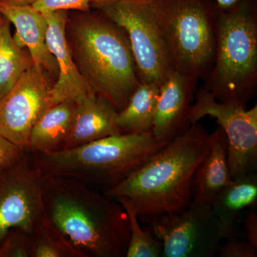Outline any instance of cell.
I'll return each mask as SVG.
<instances>
[{
    "label": "cell",
    "instance_id": "19",
    "mask_svg": "<svg viewBox=\"0 0 257 257\" xmlns=\"http://www.w3.org/2000/svg\"><path fill=\"white\" fill-rule=\"evenodd\" d=\"M160 89L156 83L140 82L126 105L117 112L116 124L121 133L152 131Z\"/></svg>",
    "mask_w": 257,
    "mask_h": 257
},
{
    "label": "cell",
    "instance_id": "12",
    "mask_svg": "<svg viewBox=\"0 0 257 257\" xmlns=\"http://www.w3.org/2000/svg\"><path fill=\"white\" fill-rule=\"evenodd\" d=\"M43 14L48 25L47 47L55 57L58 70L57 82L51 92V106L63 101L77 104L93 91L79 73L67 42L66 25L68 13L67 10H55Z\"/></svg>",
    "mask_w": 257,
    "mask_h": 257
},
{
    "label": "cell",
    "instance_id": "11",
    "mask_svg": "<svg viewBox=\"0 0 257 257\" xmlns=\"http://www.w3.org/2000/svg\"><path fill=\"white\" fill-rule=\"evenodd\" d=\"M48 74L33 64L0 99V135L28 152L34 125L51 107Z\"/></svg>",
    "mask_w": 257,
    "mask_h": 257
},
{
    "label": "cell",
    "instance_id": "6",
    "mask_svg": "<svg viewBox=\"0 0 257 257\" xmlns=\"http://www.w3.org/2000/svg\"><path fill=\"white\" fill-rule=\"evenodd\" d=\"M165 37L174 69L205 81L216 52V5L204 0H150Z\"/></svg>",
    "mask_w": 257,
    "mask_h": 257
},
{
    "label": "cell",
    "instance_id": "10",
    "mask_svg": "<svg viewBox=\"0 0 257 257\" xmlns=\"http://www.w3.org/2000/svg\"><path fill=\"white\" fill-rule=\"evenodd\" d=\"M146 224L162 243V256H215L223 239L211 206L192 201L182 211L156 216Z\"/></svg>",
    "mask_w": 257,
    "mask_h": 257
},
{
    "label": "cell",
    "instance_id": "15",
    "mask_svg": "<svg viewBox=\"0 0 257 257\" xmlns=\"http://www.w3.org/2000/svg\"><path fill=\"white\" fill-rule=\"evenodd\" d=\"M117 112L102 96L93 92L88 94L76 104L72 128L63 150L121 134L116 124Z\"/></svg>",
    "mask_w": 257,
    "mask_h": 257
},
{
    "label": "cell",
    "instance_id": "9",
    "mask_svg": "<svg viewBox=\"0 0 257 257\" xmlns=\"http://www.w3.org/2000/svg\"><path fill=\"white\" fill-rule=\"evenodd\" d=\"M45 214L44 175L29 152L0 166V246L12 229L31 234Z\"/></svg>",
    "mask_w": 257,
    "mask_h": 257
},
{
    "label": "cell",
    "instance_id": "29",
    "mask_svg": "<svg viewBox=\"0 0 257 257\" xmlns=\"http://www.w3.org/2000/svg\"><path fill=\"white\" fill-rule=\"evenodd\" d=\"M216 6L221 9H226V8H231L233 5H236L241 0H214Z\"/></svg>",
    "mask_w": 257,
    "mask_h": 257
},
{
    "label": "cell",
    "instance_id": "13",
    "mask_svg": "<svg viewBox=\"0 0 257 257\" xmlns=\"http://www.w3.org/2000/svg\"><path fill=\"white\" fill-rule=\"evenodd\" d=\"M199 81L174 71L160 86L152 133L168 143L190 126L189 116Z\"/></svg>",
    "mask_w": 257,
    "mask_h": 257
},
{
    "label": "cell",
    "instance_id": "1",
    "mask_svg": "<svg viewBox=\"0 0 257 257\" xmlns=\"http://www.w3.org/2000/svg\"><path fill=\"white\" fill-rule=\"evenodd\" d=\"M44 204L82 257L126 256L130 224L117 199L76 179L44 175Z\"/></svg>",
    "mask_w": 257,
    "mask_h": 257
},
{
    "label": "cell",
    "instance_id": "23",
    "mask_svg": "<svg viewBox=\"0 0 257 257\" xmlns=\"http://www.w3.org/2000/svg\"><path fill=\"white\" fill-rule=\"evenodd\" d=\"M118 1L119 0H38L32 7L41 13L55 10L88 12L91 8H99Z\"/></svg>",
    "mask_w": 257,
    "mask_h": 257
},
{
    "label": "cell",
    "instance_id": "4",
    "mask_svg": "<svg viewBox=\"0 0 257 257\" xmlns=\"http://www.w3.org/2000/svg\"><path fill=\"white\" fill-rule=\"evenodd\" d=\"M167 143L157 141L152 131L121 133L72 148L29 155L32 165L44 175L76 179L106 190L142 167Z\"/></svg>",
    "mask_w": 257,
    "mask_h": 257
},
{
    "label": "cell",
    "instance_id": "28",
    "mask_svg": "<svg viewBox=\"0 0 257 257\" xmlns=\"http://www.w3.org/2000/svg\"><path fill=\"white\" fill-rule=\"evenodd\" d=\"M0 1L15 5V6H32L38 0H0Z\"/></svg>",
    "mask_w": 257,
    "mask_h": 257
},
{
    "label": "cell",
    "instance_id": "8",
    "mask_svg": "<svg viewBox=\"0 0 257 257\" xmlns=\"http://www.w3.org/2000/svg\"><path fill=\"white\" fill-rule=\"evenodd\" d=\"M209 116L226 135L231 179L255 172L257 168V105L219 101L204 85L197 89L189 116L190 125Z\"/></svg>",
    "mask_w": 257,
    "mask_h": 257
},
{
    "label": "cell",
    "instance_id": "22",
    "mask_svg": "<svg viewBox=\"0 0 257 257\" xmlns=\"http://www.w3.org/2000/svg\"><path fill=\"white\" fill-rule=\"evenodd\" d=\"M126 211L130 224V241L126 257L162 256V245L160 240L145 225L142 228L136 211L126 198L117 199Z\"/></svg>",
    "mask_w": 257,
    "mask_h": 257
},
{
    "label": "cell",
    "instance_id": "16",
    "mask_svg": "<svg viewBox=\"0 0 257 257\" xmlns=\"http://www.w3.org/2000/svg\"><path fill=\"white\" fill-rule=\"evenodd\" d=\"M231 180L228 165L227 139L219 126L210 134L209 150L196 171L191 201L211 206L216 194Z\"/></svg>",
    "mask_w": 257,
    "mask_h": 257
},
{
    "label": "cell",
    "instance_id": "3",
    "mask_svg": "<svg viewBox=\"0 0 257 257\" xmlns=\"http://www.w3.org/2000/svg\"><path fill=\"white\" fill-rule=\"evenodd\" d=\"M66 36L79 73L91 89L118 111L140 84L124 29L101 13L69 20Z\"/></svg>",
    "mask_w": 257,
    "mask_h": 257
},
{
    "label": "cell",
    "instance_id": "7",
    "mask_svg": "<svg viewBox=\"0 0 257 257\" xmlns=\"http://www.w3.org/2000/svg\"><path fill=\"white\" fill-rule=\"evenodd\" d=\"M98 9L126 32L140 82L162 85L175 69L150 0H119Z\"/></svg>",
    "mask_w": 257,
    "mask_h": 257
},
{
    "label": "cell",
    "instance_id": "27",
    "mask_svg": "<svg viewBox=\"0 0 257 257\" xmlns=\"http://www.w3.org/2000/svg\"><path fill=\"white\" fill-rule=\"evenodd\" d=\"M246 240L257 248V213L256 208H252L245 217Z\"/></svg>",
    "mask_w": 257,
    "mask_h": 257
},
{
    "label": "cell",
    "instance_id": "14",
    "mask_svg": "<svg viewBox=\"0 0 257 257\" xmlns=\"http://www.w3.org/2000/svg\"><path fill=\"white\" fill-rule=\"evenodd\" d=\"M0 15L14 25L15 43L28 50L35 65L57 77V63L47 45L48 25L43 13L32 6H15L0 1Z\"/></svg>",
    "mask_w": 257,
    "mask_h": 257
},
{
    "label": "cell",
    "instance_id": "25",
    "mask_svg": "<svg viewBox=\"0 0 257 257\" xmlns=\"http://www.w3.org/2000/svg\"><path fill=\"white\" fill-rule=\"evenodd\" d=\"M217 253L221 257H256L257 248L247 240H239L233 237L227 239L223 245H219Z\"/></svg>",
    "mask_w": 257,
    "mask_h": 257
},
{
    "label": "cell",
    "instance_id": "24",
    "mask_svg": "<svg viewBox=\"0 0 257 257\" xmlns=\"http://www.w3.org/2000/svg\"><path fill=\"white\" fill-rule=\"evenodd\" d=\"M0 257H30V235L13 229L0 246Z\"/></svg>",
    "mask_w": 257,
    "mask_h": 257
},
{
    "label": "cell",
    "instance_id": "21",
    "mask_svg": "<svg viewBox=\"0 0 257 257\" xmlns=\"http://www.w3.org/2000/svg\"><path fill=\"white\" fill-rule=\"evenodd\" d=\"M30 235V257H82L45 216Z\"/></svg>",
    "mask_w": 257,
    "mask_h": 257
},
{
    "label": "cell",
    "instance_id": "2",
    "mask_svg": "<svg viewBox=\"0 0 257 257\" xmlns=\"http://www.w3.org/2000/svg\"><path fill=\"white\" fill-rule=\"evenodd\" d=\"M209 140L210 134L202 125H190L104 194L126 198L145 223L182 211L192 199L194 175L209 150Z\"/></svg>",
    "mask_w": 257,
    "mask_h": 257
},
{
    "label": "cell",
    "instance_id": "26",
    "mask_svg": "<svg viewBox=\"0 0 257 257\" xmlns=\"http://www.w3.org/2000/svg\"><path fill=\"white\" fill-rule=\"evenodd\" d=\"M25 150L0 135V166L7 165L25 153Z\"/></svg>",
    "mask_w": 257,
    "mask_h": 257
},
{
    "label": "cell",
    "instance_id": "20",
    "mask_svg": "<svg viewBox=\"0 0 257 257\" xmlns=\"http://www.w3.org/2000/svg\"><path fill=\"white\" fill-rule=\"evenodd\" d=\"M10 23L4 17H0V99L35 64L28 50L15 43Z\"/></svg>",
    "mask_w": 257,
    "mask_h": 257
},
{
    "label": "cell",
    "instance_id": "5",
    "mask_svg": "<svg viewBox=\"0 0 257 257\" xmlns=\"http://www.w3.org/2000/svg\"><path fill=\"white\" fill-rule=\"evenodd\" d=\"M254 0L216 6V52L204 87L219 101L246 105L257 92V13Z\"/></svg>",
    "mask_w": 257,
    "mask_h": 257
},
{
    "label": "cell",
    "instance_id": "18",
    "mask_svg": "<svg viewBox=\"0 0 257 257\" xmlns=\"http://www.w3.org/2000/svg\"><path fill=\"white\" fill-rule=\"evenodd\" d=\"M75 105L63 101L49 108L32 128L28 152L63 150L72 128Z\"/></svg>",
    "mask_w": 257,
    "mask_h": 257
},
{
    "label": "cell",
    "instance_id": "17",
    "mask_svg": "<svg viewBox=\"0 0 257 257\" xmlns=\"http://www.w3.org/2000/svg\"><path fill=\"white\" fill-rule=\"evenodd\" d=\"M256 172L232 179L216 194L211 207L220 226L223 239L234 236L241 211L256 208Z\"/></svg>",
    "mask_w": 257,
    "mask_h": 257
}]
</instances>
